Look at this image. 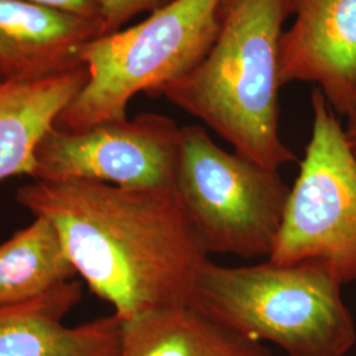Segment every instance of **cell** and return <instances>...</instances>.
Instances as JSON below:
<instances>
[{
  "label": "cell",
  "instance_id": "15",
  "mask_svg": "<svg viewBox=\"0 0 356 356\" xmlns=\"http://www.w3.org/2000/svg\"><path fill=\"white\" fill-rule=\"evenodd\" d=\"M41 6H48L61 11L78 13L82 16L101 19L102 0H26Z\"/></svg>",
  "mask_w": 356,
  "mask_h": 356
},
{
  "label": "cell",
  "instance_id": "9",
  "mask_svg": "<svg viewBox=\"0 0 356 356\" xmlns=\"http://www.w3.org/2000/svg\"><path fill=\"white\" fill-rule=\"evenodd\" d=\"M82 286L76 279L35 300L0 305V356H119L123 319L115 313L65 325Z\"/></svg>",
  "mask_w": 356,
  "mask_h": 356
},
{
  "label": "cell",
  "instance_id": "8",
  "mask_svg": "<svg viewBox=\"0 0 356 356\" xmlns=\"http://www.w3.org/2000/svg\"><path fill=\"white\" fill-rule=\"evenodd\" d=\"M292 26L280 41L281 86H317L338 116L356 115V0H286Z\"/></svg>",
  "mask_w": 356,
  "mask_h": 356
},
{
  "label": "cell",
  "instance_id": "12",
  "mask_svg": "<svg viewBox=\"0 0 356 356\" xmlns=\"http://www.w3.org/2000/svg\"><path fill=\"white\" fill-rule=\"evenodd\" d=\"M119 356H272L267 347L189 304L123 321Z\"/></svg>",
  "mask_w": 356,
  "mask_h": 356
},
{
  "label": "cell",
  "instance_id": "17",
  "mask_svg": "<svg viewBox=\"0 0 356 356\" xmlns=\"http://www.w3.org/2000/svg\"><path fill=\"white\" fill-rule=\"evenodd\" d=\"M3 81H6L3 76H1V74H0V82H3Z\"/></svg>",
  "mask_w": 356,
  "mask_h": 356
},
{
  "label": "cell",
  "instance_id": "3",
  "mask_svg": "<svg viewBox=\"0 0 356 356\" xmlns=\"http://www.w3.org/2000/svg\"><path fill=\"white\" fill-rule=\"evenodd\" d=\"M342 286L321 261L225 267L209 260L191 302L289 356H346L355 346L356 326Z\"/></svg>",
  "mask_w": 356,
  "mask_h": 356
},
{
  "label": "cell",
  "instance_id": "11",
  "mask_svg": "<svg viewBox=\"0 0 356 356\" xmlns=\"http://www.w3.org/2000/svg\"><path fill=\"white\" fill-rule=\"evenodd\" d=\"M89 78L83 63L51 76L0 82V182L33 176L38 144Z\"/></svg>",
  "mask_w": 356,
  "mask_h": 356
},
{
  "label": "cell",
  "instance_id": "2",
  "mask_svg": "<svg viewBox=\"0 0 356 356\" xmlns=\"http://www.w3.org/2000/svg\"><path fill=\"white\" fill-rule=\"evenodd\" d=\"M286 0H223L216 38L188 74L157 90L235 152L273 170L296 161L280 135V41Z\"/></svg>",
  "mask_w": 356,
  "mask_h": 356
},
{
  "label": "cell",
  "instance_id": "14",
  "mask_svg": "<svg viewBox=\"0 0 356 356\" xmlns=\"http://www.w3.org/2000/svg\"><path fill=\"white\" fill-rule=\"evenodd\" d=\"M175 0H102V36L120 31L140 13L161 10Z\"/></svg>",
  "mask_w": 356,
  "mask_h": 356
},
{
  "label": "cell",
  "instance_id": "13",
  "mask_svg": "<svg viewBox=\"0 0 356 356\" xmlns=\"http://www.w3.org/2000/svg\"><path fill=\"white\" fill-rule=\"evenodd\" d=\"M76 276L58 229L45 216L0 244V305L35 300Z\"/></svg>",
  "mask_w": 356,
  "mask_h": 356
},
{
  "label": "cell",
  "instance_id": "16",
  "mask_svg": "<svg viewBox=\"0 0 356 356\" xmlns=\"http://www.w3.org/2000/svg\"><path fill=\"white\" fill-rule=\"evenodd\" d=\"M344 131H346L347 141H348L353 152L355 153L356 156V115H354L350 119H347V124L344 127Z\"/></svg>",
  "mask_w": 356,
  "mask_h": 356
},
{
  "label": "cell",
  "instance_id": "4",
  "mask_svg": "<svg viewBox=\"0 0 356 356\" xmlns=\"http://www.w3.org/2000/svg\"><path fill=\"white\" fill-rule=\"evenodd\" d=\"M223 0H175L139 24L89 42L81 53L89 82L53 127L79 132L127 119L131 99L188 74L210 49Z\"/></svg>",
  "mask_w": 356,
  "mask_h": 356
},
{
  "label": "cell",
  "instance_id": "7",
  "mask_svg": "<svg viewBox=\"0 0 356 356\" xmlns=\"http://www.w3.org/2000/svg\"><path fill=\"white\" fill-rule=\"evenodd\" d=\"M182 127L144 113L79 132L56 128L36 151L33 181L85 179L129 189H175Z\"/></svg>",
  "mask_w": 356,
  "mask_h": 356
},
{
  "label": "cell",
  "instance_id": "10",
  "mask_svg": "<svg viewBox=\"0 0 356 356\" xmlns=\"http://www.w3.org/2000/svg\"><path fill=\"white\" fill-rule=\"evenodd\" d=\"M102 20L26 0H0V74L31 79L74 69Z\"/></svg>",
  "mask_w": 356,
  "mask_h": 356
},
{
  "label": "cell",
  "instance_id": "5",
  "mask_svg": "<svg viewBox=\"0 0 356 356\" xmlns=\"http://www.w3.org/2000/svg\"><path fill=\"white\" fill-rule=\"evenodd\" d=\"M289 191L279 170L225 151L201 126L182 127L176 191L207 254L268 260Z\"/></svg>",
  "mask_w": 356,
  "mask_h": 356
},
{
  "label": "cell",
  "instance_id": "6",
  "mask_svg": "<svg viewBox=\"0 0 356 356\" xmlns=\"http://www.w3.org/2000/svg\"><path fill=\"white\" fill-rule=\"evenodd\" d=\"M313 127L268 260L321 261L343 285L356 281V156L346 131L317 88Z\"/></svg>",
  "mask_w": 356,
  "mask_h": 356
},
{
  "label": "cell",
  "instance_id": "1",
  "mask_svg": "<svg viewBox=\"0 0 356 356\" xmlns=\"http://www.w3.org/2000/svg\"><path fill=\"white\" fill-rule=\"evenodd\" d=\"M16 201L54 223L76 275L123 321L191 302L209 254L176 188L33 181Z\"/></svg>",
  "mask_w": 356,
  "mask_h": 356
}]
</instances>
